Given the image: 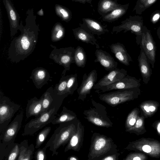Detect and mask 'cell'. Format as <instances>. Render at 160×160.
<instances>
[{
  "label": "cell",
  "instance_id": "6da1fadb",
  "mask_svg": "<svg viewBox=\"0 0 160 160\" xmlns=\"http://www.w3.org/2000/svg\"><path fill=\"white\" fill-rule=\"evenodd\" d=\"M38 40V34L29 28H24L21 34L11 42L8 50V58L18 63L33 52Z\"/></svg>",
  "mask_w": 160,
  "mask_h": 160
},
{
  "label": "cell",
  "instance_id": "7a4b0ae2",
  "mask_svg": "<svg viewBox=\"0 0 160 160\" xmlns=\"http://www.w3.org/2000/svg\"><path fill=\"white\" fill-rule=\"evenodd\" d=\"M117 152V146L111 138L95 132L91 137L88 160H101L103 157Z\"/></svg>",
  "mask_w": 160,
  "mask_h": 160
},
{
  "label": "cell",
  "instance_id": "3957f363",
  "mask_svg": "<svg viewBox=\"0 0 160 160\" xmlns=\"http://www.w3.org/2000/svg\"><path fill=\"white\" fill-rule=\"evenodd\" d=\"M78 120L60 123L54 131L45 146L47 148L49 147L52 156L57 155L58 149L68 143L76 131Z\"/></svg>",
  "mask_w": 160,
  "mask_h": 160
},
{
  "label": "cell",
  "instance_id": "277c9868",
  "mask_svg": "<svg viewBox=\"0 0 160 160\" xmlns=\"http://www.w3.org/2000/svg\"><path fill=\"white\" fill-rule=\"evenodd\" d=\"M91 101L93 107L84 111V118L98 127L105 128L112 127L113 124L108 116L106 108L93 99Z\"/></svg>",
  "mask_w": 160,
  "mask_h": 160
},
{
  "label": "cell",
  "instance_id": "5b68a950",
  "mask_svg": "<svg viewBox=\"0 0 160 160\" xmlns=\"http://www.w3.org/2000/svg\"><path fill=\"white\" fill-rule=\"evenodd\" d=\"M58 110L57 108L54 107L40 116L31 119L25 125L22 135H32L38 131L51 123L56 117Z\"/></svg>",
  "mask_w": 160,
  "mask_h": 160
},
{
  "label": "cell",
  "instance_id": "8992f818",
  "mask_svg": "<svg viewBox=\"0 0 160 160\" xmlns=\"http://www.w3.org/2000/svg\"><path fill=\"white\" fill-rule=\"evenodd\" d=\"M143 26L142 17L139 15L130 16L128 18L122 21L121 24L114 26L112 32L117 33L123 30L124 33L130 31L136 35V42L138 45L141 42Z\"/></svg>",
  "mask_w": 160,
  "mask_h": 160
},
{
  "label": "cell",
  "instance_id": "52a82bcc",
  "mask_svg": "<svg viewBox=\"0 0 160 160\" xmlns=\"http://www.w3.org/2000/svg\"><path fill=\"white\" fill-rule=\"evenodd\" d=\"M21 106L12 101L8 98H0V135L6 129Z\"/></svg>",
  "mask_w": 160,
  "mask_h": 160
},
{
  "label": "cell",
  "instance_id": "ba28073f",
  "mask_svg": "<svg viewBox=\"0 0 160 160\" xmlns=\"http://www.w3.org/2000/svg\"><path fill=\"white\" fill-rule=\"evenodd\" d=\"M138 88L122 90L99 94L100 100L108 105L115 107L131 99Z\"/></svg>",
  "mask_w": 160,
  "mask_h": 160
},
{
  "label": "cell",
  "instance_id": "9c48e42d",
  "mask_svg": "<svg viewBox=\"0 0 160 160\" xmlns=\"http://www.w3.org/2000/svg\"><path fill=\"white\" fill-rule=\"evenodd\" d=\"M23 112L22 110L0 135V147H6L14 143L23 120Z\"/></svg>",
  "mask_w": 160,
  "mask_h": 160
},
{
  "label": "cell",
  "instance_id": "30bf717a",
  "mask_svg": "<svg viewBox=\"0 0 160 160\" xmlns=\"http://www.w3.org/2000/svg\"><path fill=\"white\" fill-rule=\"evenodd\" d=\"M75 49L72 47L59 49L54 47L50 55L51 59L63 67L64 69L62 73L63 76H65L67 71L70 70L71 64L75 63Z\"/></svg>",
  "mask_w": 160,
  "mask_h": 160
},
{
  "label": "cell",
  "instance_id": "8fae6325",
  "mask_svg": "<svg viewBox=\"0 0 160 160\" xmlns=\"http://www.w3.org/2000/svg\"><path fill=\"white\" fill-rule=\"evenodd\" d=\"M140 46L144 51L148 59L154 68L156 61V46L150 30L145 26L142 29V35Z\"/></svg>",
  "mask_w": 160,
  "mask_h": 160
},
{
  "label": "cell",
  "instance_id": "7c38bea8",
  "mask_svg": "<svg viewBox=\"0 0 160 160\" xmlns=\"http://www.w3.org/2000/svg\"><path fill=\"white\" fill-rule=\"evenodd\" d=\"M141 79L127 75L121 80L97 90L95 92H105L112 90H122L138 88L141 85Z\"/></svg>",
  "mask_w": 160,
  "mask_h": 160
},
{
  "label": "cell",
  "instance_id": "4fadbf2b",
  "mask_svg": "<svg viewBox=\"0 0 160 160\" xmlns=\"http://www.w3.org/2000/svg\"><path fill=\"white\" fill-rule=\"evenodd\" d=\"M97 78L98 74L95 69L91 71L88 75L86 73L83 74L81 84L77 89L78 99L82 101H84L87 95L90 93Z\"/></svg>",
  "mask_w": 160,
  "mask_h": 160
},
{
  "label": "cell",
  "instance_id": "5bb4252c",
  "mask_svg": "<svg viewBox=\"0 0 160 160\" xmlns=\"http://www.w3.org/2000/svg\"><path fill=\"white\" fill-rule=\"evenodd\" d=\"M127 75V71L123 68H116L104 76L95 84L93 88L98 90L101 88L107 86L117 82Z\"/></svg>",
  "mask_w": 160,
  "mask_h": 160
},
{
  "label": "cell",
  "instance_id": "9a60e30c",
  "mask_svg": "<svg viewBox=\"0 0 160 160\" xmlns=\"http://www.w3.org/2000/svg\"><path fill=\"white\" fill-rule=\"evenodd\" d=\"M69 77V75L62 76L59 84L53 89V100L51 108L56 107L59 109L64 99L68 95L67 86Z\"/></svg>",
  "mask_w": 160,
  "mask_h": 160
},
{
  "label": "cell",
  "instance_id": "2e32d148",
  "mask_svg": "<svg viewBox=\"0 0 160 160\" xmlns=\"http://www.w3.org/2000/svg\"><path fill=\"white\" fill-rule=\"evenodd\" d=\"M84 133V127L79 119L76 131L66 147L64 152L70 150L79 152L83 145Z\"/></svg>",
  "mask_w": 160,
  "mask_h": 160
},
{
  "label": "cell",
  "instance_id": "e0dca14e",
  "mask_svg": "<svg viewBox=\"0 0 160 160\" xmlns=\"http://www.w3.org/2000/svg\"><path fill=\"white\" fill-rule=\"evenodd\" d=\"M95 62H99L105 70L110 71L117 68L118 63L107 52L97 48L95 52Z\"/></svg>",
  "mask_w": 160,
  "mask_h": 160
},
{
  "label": "cell",
  "instance_id": "ac0fdd59",
  "mask_svg": "<svg viewBox=\"0 0 160 160\" xmlns=\"http://www.w3.org/2000/svg\"><path fill=\"white\" fill-rule=\"evenodd\" d=\"M82 23L79 24V26L84 28L93 35L99 36L109 32L107 25H102L95 19L89 18H82Z\"/></svg>",
  "mask_w": 160,
  "mask_h": 160
},
{
  "label": "cell",
  "instance_id": "d6986e66",
  "mask_svg": "<svg viewBox=\"0 0 160 160\" xmlns=\"http://www.w3.org/2000/svg\"><path fill=\"white\" fill-rule=\"evenodd\" d=\"M141 50L138 60L140 73L143 82L147 84L150 80L152 74V70L149 62L143 48L140 46Z\"/></svg>",
  "mask_w": 160,
  "mask_h": 160
},
{
  "label": "cell",
  "instance_id": "ffe728a7",
  "mask_svg": "<svg viewBox=\"0 0 160 160\" xmlns=\"http://www.w3.org/2000/svg\"><path fill=\"white\" fill-rule=\"evenodd\" d=\"M110 48L111 52L120 63L128 66L132 61L123 44L120 42L112 44L110 46Z\"/></svg>",
  "mask_w": 160,
  "mask_h": 160
},
{
  "label": "cell",
  "instance_id": "44dd1931",
  "mask_svg": "<svg viewBox=\"0 0 160 160\" xmlns=\"http://www.w3.org/2000/svg\"><path fill=\"white\" fill-rule=\"evenodd\" d=\"M75 39L87 44L96 46L97 48L99 46L94 35L84 28L79 26L72 29Z\"/></svg>",
  "mask_w": 160,
  "mask_h": 160
},
{
  "label": "cell",
  "instance_id": "7402d4cb",
  "mask_svg": "<svg viewBox=\"0 0 160 160\" xmlns=\"http://www.w3.org/2000/svg\"><path fill=\"white\" fill-rule=\"evenodd\" d=\"M42 95L39 99L36 97L28 101L26 108V116L28 118L32 116L38 117L40 116L42 109Z\"/></svg>",
  "mask_w": 160,
  "mask_h": 160
},
{
  "label": "cell",
  "instance_id": "603a6c76",
  "mask_svg": "<svg viewBox=\"0 0 160 160\" xmlns=\"http://www.w3.org/2000/svg\"><path fill=\"white\" fill-rule=\"evenodd\" d=\"M78 119L77 115L74 112L63 106L60 113L52 121L51 123L53 125L60 124Z\"/></svg>",
  "mask_w": 160,
  "mask_h": 160
},
{
  "label": "cell",
  "instance_id": "cb8c5ba5",
  "mask_svg": "<svg viewBox=\"0 0 160 160\" xmlns=\"http://www.w3.org/2000/svg\"><path fill=\"white\" fill-rule=\"evenodd\" d=\"M20 151L18 160H31L35 147L33 144L28 145V140H24L20 144Z\"/></svg>",
  "mask_w": 160,
  "mask_h": 160
},
{
  "label": "cell",
  "instance_id": "d4e9b609",
  "mask_svg": "<svg viewBox=\"0 0 160 160\" xmlns=\"http://www.w3.org/2000/svg\"><path fill=\"white\" fill-rule=\"evenodd\" d=\"M129 5V3L124 5L120 4L110 13L102 17V21L109 22L115 21L126 13Z\"/></svg>",
  "mask_w": 160,
  "mask_h": 160
},
{
  "label": "cell",
  "instance_id": "484cf974",
  "mask_svg": "<svg viewBox=\"0 0 160 160\" xmlns=\"http://www.w3.org/2000/svg\"><path fill=\"white\" fill-rule=\"evenodd\" d=\"M118 0H100L98 5V11L103 17L117 8L121 4Z\"/></svg>",
  "mask_w": 160,
  "mask_h": 160
},
{
  "label": "cell",
  "instance_id": "4316f807",
  "mask_svg": "<svg viewBox=\"0 0 160 160\" xmlns=\"http://www.w3.org/2000/svg\"><path fill=\"white\" fill-rule=\"evenodd\" d=\"M53 89L48 88L42 95V109L40 115L48 112L51 108L53 100Z\"/></svg>",
  "mask_w": 160,
  "mask_h": 160
},
{
  "label": "cell",
  "instance_id": "83f0119b",
  "mask_svg": "<svg viewBox=\"0 0 160 160\" xmlns=\"http://www.w3.org/2000/svg\"><path fill=\"white\" fill-rule=\"evenodd\" d=\"M32 73V80L37 88H40L45 84L44 82L48 76V73L43 68L35 69Z\"/></svg>",
  "mask_w": 160,
  "mask_h": 160
},
{
  "label": "cell",
  "instance_id": "f1b7e54d",
  "mask_svg": "<svg viewBox=\"0 0 160 160\" xmlns=\"http://www.w3.org/2000/svg\"><path fill=\"white\" fill-rule=\"evenodd\" d=\"M74 58L75 63L78 67H85L87 62V55L82 47L78 46L75 49Z\"/></svg>",
  "mask_w": 160,
  "mask_h": 160
},
{
  "label": "cell",
  "instance_id": "f546056e",
  "mask_svg": "<svg viewBox=\"0 0 160 160\" xmlns=\"http://www.w3.org/2000/svg\"><path fill=\"white\" fill-rule=\"evenodd\" d=\"M158 0H138L133 10L136 14L141 15L146 9L152 6Z\"/></svg>",
  "mask_w": 160,
  "mask_h": 160
},
{
  "label": "cell",
  "instance_id": "4dcf8cb0",
  "mask_svg": "<svg viewBox=\"0 0 160 160\" xmlns=\"http://www.w3.org/2000/svg\"><path fill=\"white\" fill-rule=\"evenodd\" d=\"M78 87L77 73L69 75L67 86V90L68 95H72L74 92L77 89Z\"/></svg>",
  "mask_w": 160,
  "mask_h": 160
},
{
  "label": "cell",
  "instance_id": "1f68e13d",
  "mask_svg": "<svg viewBox=\"0 0 160 160\" xmlns=\"http://www.w3.org/2000/svg\"><path fill=\"white\" fill-rule=\"evenodd\" d=\"M51 130L50 127H45L38 133L36 140L35 148H38L45 140Z\"/></svg>",
  "mask_w": 160,
  "mask_h": 160
},
{
  "label": "cell",
  "instance_id": "d6a6232c",
  "mask_svg": "<svg viewBox=\"0 0 160 160\" xmlns=\"http://www.w3.org/2000/svg\"><path fill=\"white\" fill-rule=\"evenodd\" d=\"M55 10L57 14L63 20L68 22L71 19L72 13L68 9L60 5H57Z\"/></svg>",
  "mask_w": 160,
  "mask_h": 160
},
{
  "label": "cell",
  "instance_id": "836d02e7",
  "mask_svg": "<svg viewBox=\"0 0 160 160\" xmlns=\"http://www.w3.org/2000/svg\"><path fill=\"white\" fill-rule=\"evenodd\" d=\"M6 8L12 27L13 28H16L18 26V18L16 14L8 1L6 0Z\"/></svg>",
  "mask_w": 160,
  "mask_h": 160
},
{
  "label": "cell",
  "instance_id": "e575fe53",
  "mask_svg": "<svg viewBox=\"0 0 160 160\" xmlns=\"http://www.w3.org/2000/svg\"><path fill=\"white\" fill-rule=\"evenodd\" d=\"M65 30L60 24H57L54 27L52 33V39L53 42L59 40L64 36Z\"/></svg>",
  "mask_w": 160,
  "mask_h": 160
},
{
  "label": "cell",
  "instance_id": "d590c367",
  "mask_svg": "<svg viewBox=\"0 0 160 160\" xmlns=\"http://www.w3.org/2000/svg\"><path fill=\"white\" fill-rule=\"evenodd\" d=\"M20 151V145L18 143H14L10 150L9 153L5 160H17Z\"/></svg>",
  "mask_w": 160,
  "mask_h": 160
},
{
  "label": "cell",
  "instance_id": "8d00e7d4",
  "mask_svg": "<svg viewBox=\"0 0 160 160\" xmlns=\"http://www.w3.org/2000/svg\"><path fill=\"white\" fill-rule=\"evenodd\" d=\"M47 148L44 147L38 148L35 153V159L37 160H45L47 159L46 151Z\"/></svg>",
  "mask_w": 160,
  "mask_h": 160
},
{
  "label": "cell",
  "instance_id": "74e56055",
  "mask_svg": "<svg viewBox=\"0 0 160 160\" xmlns=\"http://www.w3.org/2000/svg\"><path fill=\"white\" fill-rule=\"evenodd\" d=\"M134 112H132L128 117L126 120V126L127 128H129L132 126L136 122V119L134 116Z\"/></svg>",
  "mask_w": 160,
  "mask_h": 160
},
{
  "label": "cell",
  "instance_id": "f35d334b",
  "mask_svg": "<svg viewBox=\"0 0 160 160\" xmlns=\"http://www.w3.org/2000/svg\"><path fill=\"white\" fill-rule=\"evenodd\" d=\"M160 19V11L156 10L152 14L151 17V21L152 23L155 24Z\"/></svg>",
  "mask_w": 160,
  "mask_h": 160
},
{
  "label": "cell",
  "instance_id": "ab89813d",
  "mask_svg": "<svg viewBox=\"0 0 160 160\" xmlns=\"http://www.w3.org/2000/svg\"><path fill=\"white\" fill-rule=\"evenodd\" d=\"M120 155V153L117 152L102 158L101 160H118Z\"/></svg>",
  "mask_w": 160,
  "mask_h": 160
},
{
  "label": "cell",
  "instance_id": "60d3db41",
  "mask_svg": "<svg viewBox=\"0 0 160 160\" xmlns=\"http://www.w3.org/2000/svg\"><path fill=\"white\" fill-rule=\"evenodd\" d=\"M73 1H74L76 2H79L80 3H82V4H85L86 3H88L89 4H90L92 6V0H72Z\"/></svg>",
  "mask_w": 160,
  "mask_h": 160
},
{
  "label": "cell",
  "instance_id": "b9f144b4",
  "mask_svg": "<svg viewBox=\"0 0 160 160\" xmlns=\"http://www.w3.org/2000/svg\"><path fill=\"white\" fill-rule=\"evenodd\" d=\"M143 151L147 153L150 152L151 151V148L149 145H144L142 147Z\"/></svg>",
  "mask_w": 160,
  "mask_h": 160
},
{
  "label": "cell",
  "instance_id": "7bdbcfd3",
  "mask_svg": "<svg viewBox=\"0 0 160 160\" xmlns=\"http://www.w3.org/2000/svg\"><path fill=\"white\" fill-rule=\"evenodd\" d=\"M142 124V122L141 119H138L136 124L135 127L137 128H138L141 127Z\"/></svg>",
  "mask_w": 160,
  "mask_h": 160
},
{
  "label": "cell",
  "instance_id": "ee69618b",
  "mask_svg": "<svg viewBox=\"0 0 160 160\" xmlns=\"http://www.w3.org/2000/svg\"><path fill=\"white\" fill-rule=\"evenodd\" d=\"M68 159V160H79V158L75 155H72L69 157Z\"/></svg>",
  "mask_w": 160,
  "mask_h": 160
},
{
  "label": "cell",
  "instance_id": "f6af8a7d",
  "mask_svg": "<svg viewBox=\"0 0 160 160\" xmlns=\"http://www.w3.org/2000/svg\"><path fill=\"white\" fill-rule=\"evenodd\" d=\"M149 110L151 112H153L155 110V108L152 106H151L148 107Z\"/></svg>",
  "mask_w": 160,
  "mask_h": 160
},
{
  "label": "cell",
  "instance_id": "bcb514c9",
  "mask_svg": "<svg viewBox=\"0 0 160 160\" xmlns=\"http://www.w3.org/2000/svg\"><path fill=\"white\" fill-rule=\"evenodd\" d=\"M157 34L160 40V27H159L157 30Z\"/></svg>",
  "mask_w": 160,
  "mask_h": 160
},
{
  "label": "cell",
  "instance_id": "7dc6e473",
  "mask_svg": "<svg viewBox=\"0 0 160 160\" xmlns=\"http://www.w3.org/2000/svg\"><path fill=\"white\" fill-rule=\"evenodd\" d=\"M131 159L133 160H139L141 159L140 158L138 157H135Z\"/></svg>",
  "mask_w": 160,
  "mask_h": 160
},
{
  "label": "cell",
  "instance_id": "c3c4849f",
  "mask_svg": "<svg viewBox=\"0 0 160 160\" xmlns=\"http://www.w3.org/2000/svg\"><path fill=\"white\" fill-rule=\"evenodd\" d=\"M144 109L147 112H149V111H150L149 110V108H148V107H147V106H145L144 107Z\"/></svg>",
  "mask_w": 160,
  "mask_h": 160
},
{
  "label": "cell",
  "instance_id": "681fc988",
  "mask_svg": "<svg viewBox=\"0 0 160 160\" xmlns=\"http://www.w3.org/2000/svg\"><path fill=\"white\" fill-rule=\"evenodd\" d=\"M158 130L159 132H160V123L158 125Z\"/></svg>",
  "mask_w": 160,
  "mask_h": 160
}]
</instances>
